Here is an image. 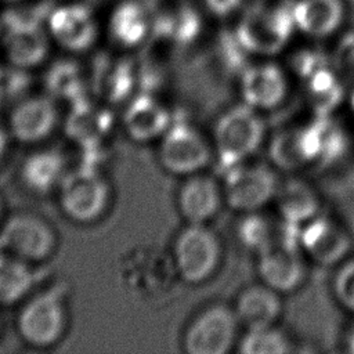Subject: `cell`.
<instances>
[{"mask_svg": "<svg viewBox=\"0 0 354 354\" xmlns=\"http://www.w3.org/2000/svg\"><path fill=\"white\" fill-rule=\"evenodd\" d=\"M330 64L344 82H354V29L346 30L337 39Z\"/></svg>", "mask_w": 354, "mask_h": 354, "instance_id": "32", "label": "cell"}, {"mask_svg": "<svg viewBox=\"0 0 354 354\" xmlns=\"http://www.w3.org/2000/svg\"><path fill=\"white\" fill-rule=\"evenodd\" d=\"M279 183L270 166L243 162L224 170L223 198L234 210L257 212L274 201Z\"/></svg>", "mask_w": 354, "mask_h": 354, "instance_id": "7", "label": "cell"}, {"mask_svg": "<svg viewBox=\"0 0 354 354\" xmlns=\"http://www.w3.org/2000/svg\"><path fill=\"white\" fill-rule=\"evenodd\" d=\"M202 4L216 18L225 19L239 12L245 6V0H202Z\"/></svg>", "mask_w": 354, "mask_h": 354, "instance_id": "34", "label": "cell"}, {"mask_svg": "<svg viewBox=\"0 0 354 354\" xmlns=\"http://www.w3.org/2000/svg\"><path fill=\"white\" fill-rule=\"evenodd\" d=\"M299 245L317 264L330 267L342 263L351 249V238L343 224L328 216L317 214L299 231Z\"/></svg>", "mask_w": 354, "mask_h": 354, "instance_id": "11", "label": "cell"}, {"mask_svg": "<svg viewBox=\"0 0 354 354\" xmlns=\"http://www.w3.org/2000/svg\"><path fill=\"white\" fill-rule=\"evenodd\" d=\"M308 106L317 116L332 115V112L344 101V80L332 66L325 62L307 75L300 77Z\"/></svg>", "mask_w": 354, "mask_h": 354, "instance_id": "20", "label": "cell"}, {"mask_svg": "<svg viewBox=\"0 0 354 354\" xmlns=\"http://www.w3.org/2000/svg\"><path fill=\"white\" fill-rule=\"evenodd\" d=\"M242 101L256 111H270L282 104L288 94L286 73L274 62L249 65L239 79Z\"/></svg>", "mask_w": 354, "mask_h": 354, "instance_id": "14", "label": "cell"}, {"mask_svg": "<svg viewBox=\"0 0 354 354\" xmlns=\"http://www.w3.org/2000/svg\"><path fill=\"white\" fill-rule=\"evenodd\" d=\"M266 126L254 108L245 102L220 115L213 130V149L223 170L246 162L264 140Z\"/></svg>", "mask_w": 354, "mask_h": 354, "instance_id": "3", "label": "cell"}, {"mask_svg": "<svg viewBox=\"0 0 354 354\" xmlns=\"http://www.w3.org/2000/svg\"><path fill=\"white\" fill-rule=\"evenodd\" d=\"M300 134L308 165L330 166L347 151V134L332 115H314L310 123L300 126Z\"/></svg>", "mask_w": 354, "mask_h": 354, "instance_id": "16", "label": "cell"}, {"mask_svg": "<svg viewBox=\"0 0 354 354\" xmlns=\"http://www.w3.org/2000/svg\"><path fill=\"white\" fill-rule=\"evenodd\" d=\"M50 29L61 46L73 51L90 47L97 33L94 19L83 6L55 10L50 17Z\"/></svg>", "mask_w": 354, "mask_h": 354, "instance_id": "24", "label": "cell"}, {"mask_svg": "<svg viewBox=\"0 0 354 354\" xmlns=\"http://www.w3.org/2000/svg\"><path fill=\"white\" fill-rule=\"evenodd\" d=\"M8 140H10L8 129H7V126H4L0 122V163L6 156V152H7V148H8Z\"/></svg>", "mask_w": 354, "mask_h": 354, "instance_id": "35", "label": "cell"}, {"mask_svg": "<svg viewBox=\"0 0 354 354\" xmlns=\"http://www.w3.org/2000/svg\"><path fill=\"white\" fill-rule=\"evenodd\" d=\"M348 105H350V111H351V113L354 116V88L348 94Z\"/></svg>", "mask_w": 354, "mask_h": 354, "instance_id": "36", "label": "cell"}, {"mask_svg": "<svg viewBox=\"0 0 354 354\" xmlns=\"http://www.w3.org/2000/svg\"><path fill=\"white\" fill-rule=\"evenodd\" d=\"M3 212H4V205H3V198H1V194H0V225H1L3 220H4V217H3Z\"/></svg>", "mask_w": 354, "mask_h": 354, "instance_id": "37", "label": "cell"}, {"mask_svg": "<svg viewBox=\"0 0 354 354\" xmlns=\"http://www.w3.org/2000/svg\"><path fill=\"white\" fill-rule=\"evenodd\" d=\"M300 227L264 213H246L238 227V235L245 246L256 253L281 241H299Z\"/></svg>", "mask_w": 354, "mask_h": 354, "instance_id": "21", "label": "cell"}, {"mask_svg": "<svg viewBox=\"0 0 354 354\" xmlns=\"http://www.w3.org/2000/svg\"><path fill=\"white\" fill-rule=\"evenodd\" d=\"M238 321L234 310L214 304L199 313L187 326L183 344L188 354H224L236 339Z\"/></svg>", "mask_w": 354, "mask_h": 354, "instance_id": "9", "label": "cell"}, {"mask_svg": "<svg viewBox=\"0 0 354 354\" xmlns=\"http://www.w3.org/2000/svg\"><path fill=\"white\" fill-rule=\"evenodd\" d=\"M47 86L50 95L57 98H65L77 101L84 95L86 88L83 75L79 66L72 61H59L53 65L47 76Z\"/></svg>", "mask_w": 354, "mask_h": 354, "instance_id": "30", "label": "cell"}, {"mask_svg": "<svg viewBox=\"0 0 354 354\" xmlns=\"http://www.w3.org/2000/svg\"><path fill=\"white\" fill-rule=\"evenodd\" d=\"M261 282L278 293L297 289L304 278L303 252L299 241H281L257 253Z\"/></svg>", "mask_w": 354, "mask_h": 354, "instance_id": "12", "label": "cell"}, {"mask_svg": "<svg viewBox=\"0 0 354 354\" xmlns=\"http://www.w3.org/2000/svg\"><path fill=\"white\" fill-rule=\"evenodd\" d=\"M4 47L10 62L17 68L36 66L47 55L48 43L35 15L10 12L6 15Z\"/></svg>", "mask_w": 354, "mask_h": 354, "instance_id": "13", "label": "cell"}, {"mask_svg": "<svg viewBox=\"0 0 354 354\" xmlns=\"http://www.w3.org/2000/svg\"><path fill=\"white\" fill-rule=\"evenodd\" d=\"M37 281L35 266L0 249V307L21 304Z\"/></svg>", "mask_w": 354, "mask_h": 354, "instance_id": "26", "label": "cell"}, {"mask_svg": "<svg viewBox=\"0 0 354 354\" xmlns=\"http://www.w3.org/2000/svg\"><path fill=\"white\" fill-rule=\"evenodd\" d=\"M220 256V241L205 224H188L173 243L174 268L188 283H201L210 278Z\"/></svg>", "mask_w": 354, "mask_h": 354, "instance_id": "6", "label": "cell"}, {"mask_svg": "<svg viewBox=\"0 0 354 354\" xmlns=\"http://www.w3.org/2000/svg\"><path fill=\"white\" fill-rule=\"evenodd\" d=\"M295 32L292 4H259L242 12L235 40L246 54L270 57L281 53Z\"/></svg>", "mask_w": 354, "mask_h": 354, "instance_id": "2", "label": "cell"}, {"mask_svg": "<svg viewBox=\"0 0 354 354\" xmlns=\"http://www.w3.org/2000/svg\"><path fill=\"white\" fill-rule=\"evenodd\" d=\"M292 14L296 30L313 39H326L342 28L346 4L344 0H296Z\"/></svg>", "mask_w": 354, "mask_h": 354, "instance_id": "18", "label": "cell"}, {"mask_svg": "<svg viewBox=\"0 0 354 354\" xmlns=\"http://www.w3.org/2000/svg\"><path fill=\"white\" fill-rule=\"evenodd\" d=\"M69 325L68 290L54 285L32 292L17 315L19 337L33 348H48L61 342Z\"/></svg>", "mask_w": 354, "mask_h": 354, "instance_id": "1", "label": "cell"}, {"mask_svg": "<svg viewBox=\"0 0 354 354\" xmlns=\"http://www.w3.org/2000/svg\"><path fill=\"white\" fill-rule=\"evenodd\" d=\"M224 202L221 187L203 174H191L177 194V205L188 224H205L213 218Z\"/></svg>", "mask_w": 354, "mask_h": 354, "instance_id": "17", "label": "cell"}, {"mask_svg": "<svg viewBox=\"0 0 354 354\" xmlns=\"http://www.w3.org/2000/svg\"><path fill=\"white\" fill-rule=\"evenodd\" d=\"M159 140L158 158L169 173L191 176L210 162L212 148L207 140L188 122L171 123Z\"/></svg>", "mask_w": 354, "mask_h": 354, "instance_id": "8", "label": "cell"}, {"mask_svg": "<svg viewBox=\"0 0 354 354\" xmlns=\"http://www.w3.org/2000/svg\"><path fill=\"white\" fill-rule=\"evenodd\" d=\"M274 202L278 216L299 227L315 217L319 210V198L315 189L300 178L279 183Z\"/></svg>", "mask_w": 354, "mask_h": 354, "instance_id": "25", "label": "cell"}, {"mask_svg": "<svg viewBox=\"0 0 354 354\" xmlns=\"http://www.w3.org/2000/svg\"><path fill=\"white\" fill-rule=\"evenodd\" d=\"M242 354H285L290 351L288 337L274 326L246 330L239 343Z\"/></svg>", "mask_w": 354, "mask_h": 354, "instance_id": "31", "label": "cell"}, {"mask_svg": "<svg viewBox=\"0 0 354 354\" xmlns=\"http://www.w3.org/2000/svg\"><path fill=\"white\" fill-rule=\"evenodd\" d=\"M279 293L270 286L252 285L241 292L235 303V317L246 330L274 326L281 314Z\"/></svg>", "mask_w": 354, "mask_h": 354, "instance_id": "19", "label": "cell"}, {"mask_svg": "<svg viewBox=\"0 0 354 354\" xmlns=\"http://www.w3.org/2000/svg\"><path fill=\"white\" fill-rule=\"evenodd\" d=\"M62 213L79 224L98 221L111 205L112 191L108 178L94 166H79L68 170L58 189Z\"/></svg>", "mask_w": 354, "mask_h": 354, "instance_id": "4", "label": "cell"}, {"mask_svg": "<svg viewBox=\"0 0 354 354\" xmlns=\"http://www.w3.org/2000/svg\"><path fill=\"white\" fill-rule=\"evenodd\" d=\"M122 123L133 141L147 142L160 138L173 122L169 109L159 98L151 93H140L127 101Z\"/></svg>", "mask_w": 354, "mask_h": 354, "instance_id": "15", "label": "cell"}, {"mask_svg": "<svg viewBox=\"0 0 354 354\" xmlns=\"http://www.w3.org/2000/svg\"><path fill=\"white\" fill-rule=\"evenodd\" d=\"M268 153L274 166L285 171H295L308 165L301 142L300 127L278 131L270 141Z\"/></svg>", "mask_w": 354, "mask_h": 354, "instance_id": "29", "label": "cell"}, {"mask_svg": "<svg viewBox=\"0 0 354 354\" xmlns=\"http://www.w3.org/2000/svg\"><path fill=\"white\" fill-rule=\"evenodd\" d=\"M0 326H1V324H0Z\"/></svg>", "mask_w": 354, "mask_h": 354, "instance_id": "38", "label": "cell"}, {"mask_svg": "<svg viewBox=\"0 0 354 354\" xmlns=\"http://www.w3.org/2000/svg\"><path fill=\"white\" fill-rule=\"evenodd\" d=\"M66 173L68 166L64 156L54 149L35 151L21 166L22 184L37 195L57 192Z\"/></svg>", "mask_w": 354, "mask_h": 354, "instance_id": "23", "label": "cell"}, {"mask_svg": "<svg viewBox=\"0 0 354 354\" xmlns=\"http://www.w3.org/2000/svg\"><path fill=\"white\" fill-rule=\"evenodd\" d=\"M112 115L106 108L86 97L73 102L66 119V134L80 145H94L111 131Z\"/></svg>", "mask_w": 354, "mask_h": 354, "instance_id": "22", "label": "cell"}, {"mask_svg": "<svg viewBox=\"0 0 354 354\" xmlns=\"http://www.w3.org/2000/svg\"><path fill=\"white\" fill-rule=\"evenodd\" d=\"M57 248L55 228L39 213L15 212L4 217L0 225V249L33 266L53 257Z\"/></svg>", "mask_w": 354, "mask_h": 354, "instance_id": "5", "label": "cell"}, {"mask_svg": "<svg viewBox=\"0 0 354 354\" xmlns=\"http://www.w3.org/2000/svg\"><path fill=\"white\" fill-rule=\"evenodd\" d=\"M333 292L337 301L348 311L354 313V260L344 263L336 272Z\"/></svg>", "mask_w": 354, "mask_h": 354, "instance_id": "33", "label": "cell"}, {"mask_svg": "<svg viewBox=\"0 0 354 354\" xmlns=\"http://www.w3.org/2000/svg\"><path fill=\"white\" fill-rule=\"evenodd\" d=\"M95 87L108 101H122L129 97L136 84V73L127 61H100L94 75Z\"/></svg>", "mask_w": 354, "mask_h": 354, "instance_id": "28", "label": "cell"}, {"mask_svg": "<svg viewBox=\"0 0 354 354\" xmlns=\"http://www.w3.org/2000/svg\"><path fill=\"white\" fill-rule=\"evenodd\" d=\"M153 19L144 6L127 1L116 8L111 19L113 39L123 47H136L148 41Z\"/></svg>", "mask_w": 354, "mask_h": 354, "instance_id": "27", "label": "cell"}, {"mask_svg": "<svg viewBox=\"0 0 354 354\" xmlns=\"http://www.w3.org/2000/svg\"><path fill=\"white\" fill-rule=\"evenodd\" d=\"M59 122L57 100L36 94L19 100L8 116L10 137L22 144H39L47 140Z\"/></svg>", "mask_w": 354, "mask_h": 354, "instance_id": "10", "label": "cell"}]
</instances>
